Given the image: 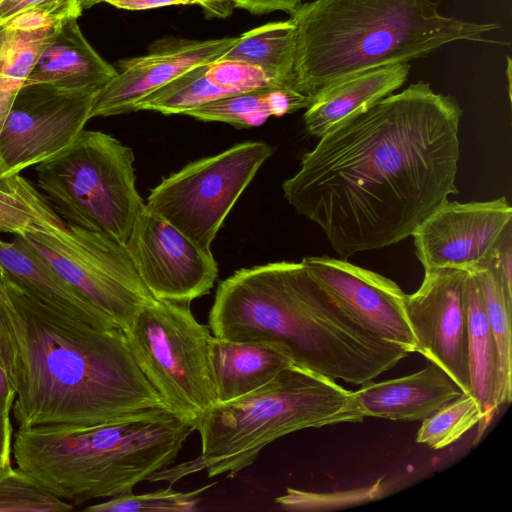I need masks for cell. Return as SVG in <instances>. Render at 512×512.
<instances>
[{
	"instance_id": "obj_1",
	"label": "cell",
	"mask_w": 512,
	"mask_h": 512,
	"mask_svg": "<svg viewBox=\"0 0 512 512\" xmlns=\"http://www.w3.org/2000/svg\"><path fill=\"white\" fill-rule=\"evenodd\" d=\"M462 114L452 96L412 83L319 137L284 197L342 259L397 244L459 193Z\"/></svg>"
},
{
	"instance_id": "obj_2",
	"label": "cell",
	"mask_w": 512,
	"mask_h": 512,
	"mask_svg": "<svg viewBox=\"0 0 512 512\" xmlns=\"http://www.w3.org/2000/svg\"><path fill=\"white\" fill-rule=\"evenodd\" d=\"M0 294L16 351L19 428L92 426L166 406L121 327L90 323L2 275Z\"/></svg>"
},
{
	"instance_id": "obj_3",
	"label": "cell",
	"mask_w": 512,
	"mask_h": 512,
	"mask_svg": "<svg viewBox=\"0 0 512 512\" xmlns=\"http://www.w3.org/2000/svg\"><path fill=\"white\" fill-rule=\"evenodd\" d=\"M213 336L281 347L299 367L354 385L410 353L353 322L303 262L243 268L223 280L208 317Z\"/></svg>"
},
{
	"instance_id": "obj_4",
	"label": "cell",
	"mask_w": 512,
	"mask_h": 512,
	"mask_svg": "<svg viewBox=\"0 0 512 512\" xmlns=\"http://www.w3.org/2000/svg\"><path fill=\"white\" fill-rule=\"evenodd\" d=\"M432 0H314L290 19L296 26L293 88L312 99L356 74L423 58L454 41L493 44L501 26L446 16Z\"/></svg>"
},
{
	"instance_id": "obj_5",
	"label": "cell",
	"mask_w": 512,
	"mask_h": 512,
	"mask_svg": "<svg viewBox=\"0 0 512 512\" xmlns=\"http://www.w3.org/2000/svg\"><path fill=\"white\" fill-rule=\"evenodd\" d=\"M193 426L166 406L92 426L18 428L17 467L74 505L133 492L174 464Z\"/></svg>"
},
{
	"instance_id": "obj_6",
	"label": "cell",
	"mask_w": 512,
	"mask_h": 512,
	"mask_svg": "<svg viewBox=\"0 0 512 512\" xmlns=\"http://www.w3.org/2000/svg\"><path fill=\"white\" fill-rule=\"evenodd\" d=\"M355 391L324 375L291 365L262 387L216 403L197 431L201 452L190 460L151 474L148 482L170 486L201 471L207 477L236 476L279 438L307 428L362 422Z\"/></svg>"
},
{
	"instance_id": "obj_7",
	"label": "cell",
	"mask_w": 512,
	"mask_h": 512,
	"mask_svg": "<svg viewBox=\"0 0 512 512\" xmlns=\"http://www.w3.org/2000/svg\"><path fill=\"white\" fill-rule=\"evenodd\" d=\"M133 164L131 148L104 132L83 130L66 150L36 165L37 185L65 222L126 243L145 207Z\"/></svg>"
},
{
	"instance_id": "obj_8",
	"label": "cell",
	"mask_w": 512,
	"mask_h": 512,
	"mask_svg": "<svg viewBox=\"0 0 512 512\" xmlns=\"http://www.w3.org/2000/svg\"><path fill=\"white\" fill-rule=\"evenodd\" d=\"M131 352L165 405L197 430L217 403L208 326L189 304L154 299L123 330Z\"/></svg>"
},
{
	"instance_id": "obj_9",
	"label": "cell",
	"mask_w": 512,
	"mask_h": 512,
	"mask_svg": "<svg viewBox=\"0 0 512 512\" xmlns=\"http://www.w3.org/2000/svg\"><path fill=\"white\" fill-rule=\"evenodd\" d=\"M15 237L123 330L155 299L126 244L106 233L64 222Z\"/></svg>"
},
{
	"instance_id": "obj_10",
	"label": "cell",
	"mask_w": 512,
	"mask_h": 512,
	"mask_svg": "<svg viewBox=\"0 0 512 512\" xmlns=\"http://www.w3.org/2000/svg\"><path fill=\"white\" fill-rule=\"evenodd\" d=\"M273 152L265 142L247 141L191 162L153 188L145 208L212 253L226 216Z\"/></svg>"
},
{
	"instance_id": "obj_11",
	"label": "cell",
	"mask_w": 512,
	"mask_h": 512,
	"mask_svg": "<svg viewBox=\"0 0 512 512\" xmlns=\"http://www.w3.org/2000/svg\"><path fill=\"white\" fill-rule=\"evenodd\" d=\"M97 93L41 83L23 85L0 131V179L70 147L91 119Z\"/></svg>"
},
{
	"instance_id": "obj_12",
	"label": "cell",
	"mask_w": 512,
	"mask_h": 512,
	"mask_svg": "<svg viewBox=\"0 0 512 512\" xmlns=\"http://www.w3.org/2000/svg\"><path fill=\"white\" fill-rule=\"evenodd\" d=\"M512 229V207L505 197L460 203L446 200L412 232L415 253L424 271L483 269Z\"/></svg>"
},
{
	"instance_id": "obj_13",
	"label": "cell",
	"mask_w": 512,
	"mask_h": 512,
	"mask_svg": "<svg viewBox=\"0 0 512 512\" xmlns=\"http://www.w3.org/2000/svg\"><path fill=\"white\" fill-rule=\"evenodd\" d=\"M125 244L155 299L190 304L208 294L217 278L212 253L145 207Z\"/></svg>"
},
{
	"instance_id": "obj_14",
	"label": "cell",
	"mask_w": 512,
	"mask_h": 512,
	"mask_svg": "<svg viewBox=\"0 0 512 512\" xmlns=\"http://www.w3.org/2000/svg\"><path fill=\"white\" fill-rule=\"evenodd\" d=\"M466 270L425 271L417 291L407 295L405 309L416 339V352L442 368L470 394L465 302Z\"/></svg>"
},
{
	"instance_id": "obj_15",
	"label": "cell",
	"mask_w": 512,
	"mask_h": 512,
	"mask_svg": "<svg viewBox=\"0 0 512 512\" xmlns=\"http://www.w3.org/2000/svg\"><path fill=\"white\" fill-rule=\"evenodd\" d=\"M302 262L353 322L409 353L416 352L405 309L406 294L393 280L342 258L307 256Z\"/></svg>"
},
{
	"instance_id": "obj_16",
	"label": "cell",
	"mask_w": 512,
	"mask_h": 512,
	"mask_svg": "<svg viewBox=\"0 0 512 512\" xmlns=\"http://www.w3.org/2000/svg\"><path fill=\"white\" fill-rule=\"evenodd\" d=\"M236 39L165 38L152 43L144 55L120 60L116 75L98 91L91 118L134 111L142 98L189 69L222 58Z\"/></svg>"
},
{
	"instance_id": "obj_17",
	"label": "cell",
	"mask_w": 512,
	"mask_h": 512,
	"mask_svg": "<svg viewBox=\"0 0 512 512\" xmlns=\"http://www.w3.org/2000/svg\"><path fill=\"white\" fill-rule=\"evenodd\" d=\"M464 392L439 366L429 364L413 374L366 382L355 391L364 417L422 421Z\"/></svg>"
},
{
	"instance_id": "obj_18",
	"label": "cell",
	"mask_w": 512,
	"mask_h": 512,
	"mask_svg": "<svg viewBox=\"0 0 512 512\" xmlns=\"http://www.w3.org/2000/svg\"><path fill=\"white\" fill-rule=\"evenodd\" d=\"M116 73V68L87 41L77 19H68L56 27L25 84H48L70 91H99Z\"/></svg>"
},
{
	"instance_id": "obj_19",
	"label": "cell",
	"mask_w": 512,
	"mask_h": 512,
	"mask_svg": "<svg viewBox=\"0 0 512 512\" xmlns=\"http://www.w3.org/2000/svg\"><path fill=\"white\" fill-rule=\"evenodd\" d=\"M209 355L217 403L240 398L262 387L283 369L295 365L279 346L210 337Z\"/></svg>"
},
{
	"instance_id": "obj_20",
	"label": "cell",
	"mask_w": 512,
	"mask_h": 512,
	"mask_svg": "<svg viewBox=\"0 0 512 512\" xmlns=\"http://www.w3.org/2000/svg\"><path fill=\"white\" fill-rule=\"evenodd\" d=\"M411 65L397 63L344 79L317 94L304 113L306 131L321 137L352 114L394 93L407 81Z\"/></svg>"
},
{
	"instance_id": "obj_21",
	"label": "cell",
	"mask_w": 512,
	"mask_h": 512,
	"mask_svg": "<svg viewBox=\"0 0 512 512\" xmlns=\"http://www.w3.org/2000/svg\"><path fill=\"white\" fill-rule=\"evenodd\" d=\"M0 275L43 302L90 323L101 327L118 326L16 237L13 241L0 238Z\"/></svg>"
},
{
	"instance_id": "obj_22",
	"label": "cell",
	"mask_w": 512,
	"mask_h": 512,
	"mask_svg": "<svg viewBox=\"0 0 512 512\" xmlns=\"http://www.w3.org/2000/svg\"><path fill=\"white\" fill-rule=\"evenodd\" d=\"M470 394L478 402L482 418L477 425L479 441L499 410L498 353L486 314L475 271H468L465 282Z\"/></svg>"
},
{
	"instance_id": "obj_23",
	"label": "cell",
	"mask_w": 512,
	"mask_h": 512,
	"mask_svg": "<svg viewBox=\"0 0 512 512\" xmlns=\"http://www.w3.org/2000/svg\"><path fill=\"white\" fill-rule=\"evenodd\" d=\"M313 99L289 87H264L223 97L188 111L201 121H217L239 128L257 127L271 116L307 109Z\"/></svg>"
},
{
	"instance_id": "obj_24",
	"label": "cell",
	"mask_w": 512,
	"mask_h": 512,
	"mask_svg": "<svg viewBox=\"0 0 512 512\" xmlns=\"http://www.w3.org/2000/svg\"><path fill=\"white\" fill-rule=\"evenodd\" d=\"M295 51L296 26L289 18L242 33L223 58L254 65L278 86L293 88Z\"/></svg>"
},
{
	"instance_id": "obj_25",
	"label": "cell",
	"mask_w": 512,
	"mask_h": 512,
	"mask_svg": "<svg viewBox=\"0 0 512 512\" xmlns=\"http://www.w3.org/2000/svg\"><path fill=\"white\" fill-rule=\"evenodd\" d=\"M65 221L49 201L20 174L0 179V232L20 235Z\"/></svg>"
},
{
	"instance_id": "obj_26",
	"label": "cell",
	"mask_w": 512,
	"mask_h": 512,
	"mask_svg": "<svg viewBox=\"0 0 512 512\" xmlns=\"http://www.w3.org/2000/svg\"><path fill=\"white\" fill-rule=\"evenodd\" d=\"M59 26V25H58ZM55 28L36 32H10L0 55V131L16 95L27 81Z\"/></svg>"
},
{
	"instance_id": "obj_27",
	"label": "cell",
	"mask_w": 512,
	"mask_h": 512,
	"mask_svg": "<svg viewBox=\"0 0 512 512\" xmlns=\"http://www.w3.org/2000/svg\"><path fill=\"white\" fill-rule=\"evenodd\" d=\"M498 353L497 404L502 406L512 398V302L509 301L492 274L487 269L475 270Z\"/></svg>"
},
{
	"instance_id": "obj_28",
	"label": "cell",
	"mask_w": 512,
	"mask_h": 512,
	"mask_svg": "<svg viewBox=\"0 0 512 512\" xmlns=\"http://www.w3.org/2000/svg\"><path fill=\"white\" fill-rule=\"evenodd\" d=\"M208 64V63H207ZM195 66L142 98L134 111L148 110L165 115L183 114L211 101L226 97L206 78V65Z\"/></svg>"
},
{
	"instance_id": "obj_29",
	"label": "cell",
	"mask_w": 512,
	"mask_h": 512,
	"mask_svg": "<svg viewBox=\"0 0 512 512\" xmlns=\"http://www.w3.org/2000/svg\"><path fill=\"white\" fill-rule=\"evenodd\" d=\"M481 418V408L476 399L463 393L422 420L416 442L432 449L445 448L478 425Z\"/></svg>"
},
{
	"instance_id": "obj_30",
	"label": "cell",
	"mask_w": 512,
	"mask_h": 512,
	"mask_svg": "<svg viewBox=\"0 0 512 512\" xmlns=\"http://www.w3.org/2000/svg\"><path fill=\"white\" fill-rule=\"evenodd\" d=\"M73 508L18 467L0 468V512H67Z\"/></svg>"
},
{
	"instance_id": "obj_31",
	"label": "cell",
	"mask_w": 512,
	"mask_h": 512,
	"mask_svg": "<svg viewBox=\"0 0 512 512\" xmlns=\"http://www.w3.org/2000/svg\"><path fill=\"white\" fill-rule=\"evenodd\" d=\"M213 484H208L189 492H179L171 488L143 494H127L92 504L84 508L87 512H188L195 511L199 496Z\"/></svg>"
},
{
	"instance_id": "obj_32",
	"label": "cell",
	"mask_w": 512,
	"mask_h": 512,
	"mask_svg": "<svg viewBox=\"0 0 512 512\" xmlns=\"http://www.w3.org/2000/svg\"><path fill=\"white\" fill-rule=\"evenodd\" d=\"M206 78L227 96L264 87H280L260 68L239 60L219 58L206 65Z\"/></svg>"
},
{
	"instance_id": "obj_33",
	"label": "cell",
	"mask_w": 512,
	"mask_h": 512,
	"mask_svg": "<svg viewBox=\"0 0 512 512\" xmlns=\"http://www.w3.org/2000/svg\"><path fill=\"white\" fill-rule=\"evenodd\" d=\"M27 9L44 11L61 21L77 19L83 11L80 0H3L0 2V23Z\"/></svg>"
},
{
	"instance_id": "obj_34",
	"label": "cell",
	"mask_w": 512,
	"mask_h": 512,
	"mask_svg": "<svg viewBox=\"0 0 512 512\" xmlns=\"http://www.w3.org/2000/svg\"><path fill=\"white\" fill-rule=\"evenodd\" d=\"M484 268L492 272L507 299L512 302V229L495 247Z\"/></svg>"
},
{
	"instance_id": "obj_35",
	"label": "cell",
	"mask_w": 512,
	"mask_h": 512,
	"mask_svg": "<svg viewBox=\"0 0 512 512\" xmlns=\"http://www.w3.org/2000/svg\"><path fill=\"white\" fill-rule=\"evenodd\" d=\"M62 22L44 11L27 9L15 14L3 25L10 32H36L55 28Z\"/></svg>"
},
{
	"instance_id": "obj_36",
	"label": "cell",
	"mask_w": 512,
	"mask_h": 512,
	"mask_svg": "<svg viewBox=\"0 0 512 512\" xmlns=\"http://www.w3.org/2000/svg\"><path fill=\"white\" fill-rule=\"evenodd\" d=\"M0 366L15 385L16 351L10 323L0 294ZM15 387V386H14Z\"/></svg>"
},
{
	"instance_id": "obj_37",
	"label": "cell",
	"mask_w": 512,
	"mask_h": 512,
	"mask_svg": "<svg viewBox=\"0 0 512 512\" xmlns=\"http://www.w3.org/2000/svg\"><path fill=\"white\" fill-rule=\"evenodd\" d=\"M234 7L246 10L254 15L273 11H284L289 15L301 4L302 0H233Z\"/></svg>"
},
{
	"instance_id": "obj_38",
	"label": "cell",
	"mask_w": 512,
	"mask_h": 512,
	"mask_svg": "<svg viewBox=\"0 0 512 512\" xmlns=\"http://www.w3.org/2000/svg\"><path fill=\"white\" fill-rule=\"evenodd\" d=\"M118 9L129 11H142L167 6L197 5L196 0H104Z\"/></svg>"
},
{
	"instance_id": "obj_39",
	"label": "cell",
	"mask_w": 512,
	"mask_h": 512,
	"mask_svg": "<svg viewBox=\"0 0 512 512\" xmlns=\"http://www.w3.org/2000/svg\"><path fill=\"white\" fill-rule=\"evenodd\" d=\"M12 425L10 416L0 415V468L11 464Z\"/></svg>"
},
{
	"instance_id": "obj_40",
	"label": "cell",
	"mask_w": 512,
	"mask_h": 512,
	"mask_svg": "<svg viewBox=\"0 0 512 512\" xmlns=\"http://www.w3.org/2000/svg\"><path fill=\"white\" fill-rule=\"evenodd\" d=\"M16 390L5 370L0 366V415L10 416Z\"/></svg>"
},
{
	"instance_id": "obj_41",
	"label": "cell",
	"mask_w": 512,
	"mask_h": 512,
	"mask_svg": "<svg viewBox=\"0 0 512 512\" xmlns=\"http://www.w3.org/2000/svg\"><path fill=\"white\" fill-rule=\"evenodd\" d=\"M205 16L208 18L225 19L229 17L234 7L233 0H196Z\"/></svg>"
},
{
	"instance_id": "obj_42",
	"label": "cell",
	"mask_w": 512,
	"mask_h": 512,
	"mask_svg": "<svg viewBox=\"0 0 512 512\" xmlns=\"http://www.w3.org/2000/svg\"><path fill=\"white\" fill-rule=\"evenodd\" d=\"M9 31L0 23V55L8 38Z\"/></svg>"
},
{
	"instance_id": "obj_43",
	"label": "cell",
	"mask_w": 512,
	"mask_h": 512,
	"mask_svg": "<svg viewBox=\"0 0 512 512\" xmlns=\"http://www.w3.org/2000/svg\"><path fill=\"white\" fill-rule=\"evenodd\" d=\"M506 74L508 79V92L509 97L511 98V59L509 56H507V68H506Z\"/></svg>"
},
{
	"instance_id": "obj_44",
	"label": "cell",
	"mask_w": 512,
	"mask_h": 512,
	"mask_svg": "<svg viewBox=\"0 0 512 512\" xmlns=\"http://www.w3.org/2000/svg\"><path fill=\"white\" fill-rule=\"evenodd\" d=\"M82 9H89L92 6L104 2V0H80Z\"/></svg>"
},
{
	"instance_id": "obj_45",
	"label": "cell",
	"mask_w": 512,
	"mask_h": 512,
	"mask_svg": "<svg viewBox=\"0 0 512 512\" xmlns=\"http://www.w3.org/2000/svg\"><path fill=\"white\" fill-rule=\"evenodd\" d=\"M3 1V0H0V2Z\"/></svg>"
}]
</instances>
